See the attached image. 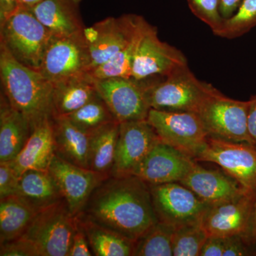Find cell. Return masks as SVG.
I'll list each match as a JSON object with an SVG mask.
<instances>
[{
	"mask_svg": "<svg viewBox=\"0 0 256 256\" xmlns=\"http://www.w3.org/2000/svg\"><path fill=\"white\" fill-rule=\"evenodd\" d=\"M96 80L99 96L118 122L146 120L150 107L146 98V80L124 77Z\"/></svg>",
	"mask_w": 256,
	"mask_h": 256,
	"instance_id": "obj_13",
	"label": "cell"
},
{
	"mask_svg": "<svg viewBox=\"0 0 256 256\" xmlns=\"http://www.w3.org/2000/svg\"><path fill=\"white\" fill-rule=\"evenodd\" d=\"M52 36L28 8L18 6L0 24V44L20 63L38 70Z\"/></svg>",
	"mask_w": 256,
	"mask_h": 256,
	"instance_id": "obj_4",
	"label": "cell"
},
{
	"mask_svg": "<svg viewBox=\"0 0 256 256\" xmlns=\"http://www.w3.org/2000/svg\"><path fill=\"white\" fill-rule=\"evenodd\" d=\"M48 170L55 178L74 216L82 212L92 192L106 178L87 168L68 162L56 154Z\"/></svg>",
	"mask_w": 256,
	"mask_h": 256,
	"instance_id": "obj_16",
	"label": "cell"
},
{
	"mask_svg": "<svg viewBox=\"0 0 256 256\" xmlns=\"http://www.w3.org/2000/svg\"><path fill=\"white\" fill-rule=\"evenodd\" d=\"M150 24L140 15L110 16L84 28L90 54V72L106 63L146 31ZM88 73V74H89Z\"/></svg>",
	"mask_w": 256,
	"mask_h": 256,
	"instance_id": "obj_6",
	"label": "cell"
},
{
	"mask_svg": "<svg viewBox=\"0 0 256 256\" xmlns=\"http://www.w3.org/2000/svg\"><path fill=\"white\" fill-rule=\"evenodd\" d=\"M76 217L86 234L92 256H132L134 242L80 216Z\"/></svg>",
	"mask_w": 256,
	"mask_h": 256,
	"instance_id": "obj_26",
	"label": "cell"
},
{
	"mask_svg": "<svg viewBox=\"0 0 256 256\" xmlns=\"http://www.w3.org/2000/svg\"><path fill=\"white\" fill-rule=\"evenodd\" d=\"M20 176L9 163H0V200L18 195Z\"/></svg>",
	"mask_w": 256,
	"mask_h": 256,
	"instance_id": "obj_34",
	"label": "cell"
},
{
	"mask_svg": "<svg viewBox=\"0 0 256 256\" xmlns=\"http://www.w3.org/2000/svg\"><path fill=\"white\" fill-rule=\"evenodd\" d=\"M78 227L65 200L37 212L22 236L37 256H68Z\"/></svg>",
	"mask_w": 256,
	"mask_h": 256,
	"instance_id": "obj_5",
	"label": "cell"
},
{
	"mask_svg": "<svg viewBox=\"0 0 256 256\" xmlns=\"http://www.w3.org/2000/svg\"><path fill=\"white\" fill-rule=\"evenodd\" d=\"M158 220L178 228L201 222L208 205L180 182L149 184Z\"/></svg>",
	"mask_w": 256,
	"mask_h": 256,
	"instance_id": "obj_11",
	"label": "cell"
},
{
	"mask_svg": "<svg viewBox=\"0 0 256 256\" xmlns=\"http://www.w3.org/2000/svg\"><path fill=\"white\" fill-rule=\"evenodd\" d=\"M1 256H37L36 250L30 242L20 238L0 244Z\"/></svg>",
	"mask_w": 256,
	"mask_h": 256,
	"instance_id": "obj_35",
	"label": "cell"
},
{
	"mask_svg": "<svg viewBox=\"0 0 256 256\" xmlns=\"http://www.w3.org/2000/svg\"><path fill=\"white\" fill-rule=\"evenodd\" d=\"M98 95L96 79L88 73L53 84L52 117H66Z\"/></svg>",
	"mask_w": 256,
	"mask_h": 256,
	"instance_id": "obj_22",
	"label": "cell"
},
{
	"mask_svg": "<svg viewBox=\"0 0 256 256\" xmlns=\"http://www.w3.org/2000/svg\"><path fill=\"white\" fill-rule=\"evenodd\" d=\"M78 220V218H77ZM92 256L86 234L78 220V227L74 234L68 256Z\"/></svg>",
	"mask_w": 256,
	"mask_h": 256,
	"instance_id": "obj_36",
	"label": "cell"
},
{
	"mask_svg": "<svg viewBox=\"0 0 256 256\" xmlns=\"http://www.w3.org/2000/svg\"><path fill=\"white\" fill-rule=\"evenodd\" d=\"M66 118L88 133L92 132L106 124L117 121L99 94Z\"/></svg>",
	"mask_w": 256,
	"mask_h": 256,
	"instance_id": "obj_29",
	"label": "cell"
},
{
	"mask_svg": "<svg viewBox=\"0 0 256 256\" xmlns=\"http://www.w3.org/2000/svg\"><path fill=\"white\" fill-rule=\"evenodd\" d=\"M54 154L52 118H46L32 127L31 134L22 150L8 163L20 176L28 170H48Z\"/></svg>",
	"mask_w": 256,
	"mask_h": 256,
	"instance_id": "obj_19",
	"label": "cell"
},
{
	"mask_svg": "<svg viewBox=\"0 0 256 256\" xmlns=\"http://www.w3.org/2000/svg\"><path fill=\"white\" fill-rule=\"evenodd\" d=\"M256 26V0H242L237 11L224 20L216 36L232 40L242 36Z\"/></svg>",
	"mask_w": 256,
	"mask_h": 256,
	"instance_id": "obj_31",
	"label": "cell"
},
{
	"mask_svg": "<svg viewBox=\"0 0 256 256\" xmlns=\"http://www.w3.org/2000/svg\"><path fill=\"white\" fill-rule=\"evenodd\" d=\"M224 240L223 256H256V244L247 235H234Z\"/></svg>",
	"mask_w": 256,
	"mask_h": 256,
	"instance_id": "obj_33",
	"label": "cell"
},
{
	"mask_svg": "<svg viewBox=\"0 0 256 256\" xmlns=\"http://www.w3.org/2000/svg\"><path fill=\"white\" fill-rule=\"evenodd\" d=\"M146 120L160 142L172 146L194 160L206 144L208 134L198 114L150 109Z\"/></svg>",
	"mask_w": 256,
	"mask_h": 256,
	"instance_id": "obj_8",
	"label": "cell"
},
{
	"mask_svg": "<svg viewBox=\"0 0 256 256\" xmlns=\"http://www.w3.org/2000/svg\"><path fill=\"white\" fill-rule=\"evenodd\" d=\"M36 213L18 195L0 200V244L22 236Z\"/></svg>",
	"mask_w": 256,
	"mask_h": 256,
	"instance_id": "obj_27",
	"label": "cell"
},
{
	"mask_svg": "<svg viewBox=\"0 0 256 256\" xmlns=\"http://www.w3.org/2000/svg\"><path fill=\"white\" fill-rule=\"evenodd\" d=\"M188 66L181 50L161 41L158 30L150 24L133 60L131 78L142 80L153 77H164Z\"/></svg>",
	"mask_w": 256,
	"mask_h": 256,
	"instance_id": "obj_12",
	"label": "cell"
},
{
	"mask_svg": "<svg viewBox=\"0 0 256 256\" xmlns=\"http://www.w3.org/2000/svg\"><path fill=\"white\" fill-rule=\"evenodd\" d=\"M119 129L114 121L89 133L88 169L105 178L112 174Z\"/></svg>",
	"mask_w": 256,
	"mask_h": 256,
	"instance_id": "obj_25",
	"label": "cell"
},
{
	"mask_svg": "<svg viewBox=\"0 0 256 256\" xmlns=\"http://www.w3.org/2000/svg\"><path fill=\"white\" fill-rule=\"evenodd\" d=\"M242 0H220V13L224 20L230 18L237 11Z\"/></svg>",
	"mask_w": 256,
	"mask_h": 256,
	"instance_id": "obj_39",
	"label": "cell"
},
{
	"mask_svg": "<svg viewBox=\"0 0 256 256\" xmlns=\"http://www.w3.org/2000/svg\"><path fill=\"white\" fill-rule=\"evenodd\" d=\"M248 236L252 239V242L256 244V190L254 192V204H252Z\"/></svg>",
	"mask_w": 256,
	"mask_h": 256,
	"instance_id": "obj_41",
	"label": "cell"
},
{
	"mask_svg": "<svg viewBox=\"0 0 256 256\" xmlns=\"http://www.w3.org/2000/svg\"><path fill=\"white\" fill-rule=\"evenodd\" d=\"M247 127L252 146L256 148V96L249 100Z\"/></svg>",
	"mask_w": 256,
	"mask_h": 256,
	"instance_id": "obj_38",
	"label": "cell"
},
{
	"mask_svg": "<svg viewBox=\"0 0 256 256\" xmlns=\"http://www.w3.org/2000/svg\"><path fill=\"white\" fill-rule=\"evenodd\" d=\"M55 154L72 164L88 169L89 133L66 117H52Z\"/></svg>",
	"mask_w": 256,
	"mask_h": 256,
	"instance_id": "obj_23",
	"label": "cell"
},
{
	"mask_svg": "<svg viewBox=\"0 0 256 256\" xmlns=\"http://www.w3.org/2000/svg\"><path fill=\"white\" fill-rule=\"evenodd\" d=\"M90 54L84 31L68 36H52L40 72L52 84L89 73Z\"/></svg>",
	"mask_w": 256,
	"mask_h": 256,
	"instance_id": "obj_9",
	"label": "cell"
},
{
	"mask_svg": "<svg viewBox=\"0 0 256 256\" xmlns=\"http://www.w3.org/2000/svg\"><path fill=\"white\" fill-rule=\"evenodd\" d=\"M180 183L192 190L208 206L232 201L252 192L225 172L205 169L197 162Z\"/></svg>",
	"mask_w": 256,
	"mask_h": 256,
	"instance_id": "obj_18",
	"label": "cell"
},
{
	"mask_svg": "<svg viewBox=\"0 0 256 256\" xmlns=\"http://www.w3.org/2000/svg\"><path fill=\"white\" fill-rule=\"evenodd\" d=\"M18 6V0H0V24L4 22Z\"/></svg>",
	"mask_w": 256,
	"mask_h": 256,
	"instance_id": "obj_40",
	"label": "cell"
},
{
	"mask_svg": "<svg viewBox=\"0 0 256 256\" xmlns=\"http://www.w3.org/2000/svg\"><path fill=\"white\" fill-rule=\"evenodd\" d=\"M78 216L136 242L158 223L150 185L134 175L102 180Z\"/></svg>",
	"mask_w": 256,
	"mask_h": 256,
	"instance_id": "obj_1",
	"label": "cell"
},
{
	"mask_svg": "<svg viewBox=\"0 0 256 256\" xmlns=\"http://www.w3.org/2000/svg\"><path fill=\"white\" fill-rule=\"evenodd\" d=\"M175 227L158 222L134 242L132 256H173Z\"/></svg>",
	"mask_w": 256,
	"mask_h": 256,
	"instance_id": "obj_28",
	"label": "cell"
},
{
	"mask_svg": "<svg viewBox=\"0 0 256 256\" xmlns=\"http://www.w3.org/2000/svg\"><path fill=\"white\" fill-rule=\"evenodd\" d=\"M2 90L10 105L22 112L32 126L52 118L53 84L40 70L15 60L0 44Z\"/></svg>",
	"mask_w": 256,
	"mask_h": 256,
	"instance_id": "obj_2",
	"label": "cell"
},
{
	"mask_svg": "<svg viewBox=\"0 0 256 256\" xmlns=\"http://www.w3.org/2000/svg\"><path fill=\"white\" fill-rule=\"evenodd\" d=\"M195 161L213 162L249 191L256 190V148L208 136Z\"/></svg>",
	"mask_w": 256,
	"mask_h": 256,
	"instance_id": "obj_10",
	"label": "cell"
},
{
	"mask_svg": "<svg viewBox=\"0 0 256 256\" xmlns=\"http://www.w3.org/2000/svg\"><path fill=\"white\" fill-rule=\"evenodd\" d=\"M225 240L220 237L208 236L200 256H223Z\"/></svg>",
	"mask_w": 256,
	"mask_h": 256,
	"instance_id": "obj_37",
	"label": "cell"
},
{
	"mask_svg": "<svg viewBox=\"0 0 256 256\" xmlns=\"http://www.w3.org/2000/svg\"><path fill=\"white\" fill-rule=\"evenodd\" d=\"M18 6L31 10L34 5L38 4L42 0H18Z\"/></svg>",
	"mask_w": 256,
	"mask_h": 256,
	"instance_id": "obj_42",
	"label": "cell"
},
{
	"mask_svg": "<svg viewBox=\"0 0 256 256\" xmlns=\"http://www.w3.org/2000/svg\"><path fill=\"white\" fill-rule=\"evenodd\" d=\"M188 2L192 12L208 25L216 36L224 22L220 0H188Z\"/></svg>",
	"mask_w": 256,
	"mask_h": 256,
	"instance_id": "obj_32",
	"label": "cell"
},
{
	"mask_svg": "<svg viewBox=\"0 0 256 256\" xmlns=\"http://www.w3.org/2000/svg\"><path fill=\"white\" fill-rule=\"evenodd\" d=\"M254 192L236 200L208 206L202 217V226L208 236L226 238L234 235L248 236ZM249 237V236H248Z\"/></svg>",
	"mask_w": 256,
	"mask_h": 256,
	"instance_id": "obj_17",
	"label": "cell"
},
{
	"mask_svg": "<svg viewBox=\"0 0 256 256\" xmlns=\"http://www.w3.org/2000/svg\"><path fill=\"white\" fill-rule=\"evenodd\" d=\"M146 120L120 124L112 176L132 174L138 164L159 141Z\"/></svg>",
	"mask_w": 256,
	"mask_h": 256,
	"instance_id": "obj_15",
	"label": "cell"
},
{
	"mask_svg": "<svg viewBox=\"0 0 256 256\" xmlns=\"http://www.w3.org/2000/svg\"><path fill=\"white\" fill-rule=\"evenodd\" d=\"M248 108L249 100L230 98L214 87L197 114L210 137L252 144L247 127Z\"/></svg>",
	"mask_w": 256,
	"mask_h": 256,
	"instance_id": "obj_7",
	"label": "cell"
},
{
	"mask_svg": "<svg viewBox=\"0 0 256 256\" xmlns=\"http://www.w3.org/2000/svg\"><path fill=\"white\" fill-rule=\"evenodd\" d=\"M196 162L191 156L159 140L131 175L148 184L180 182Z\"/></svg>",
	"mask_w": 256,
	"mask_h": 256,
	"instance_id": "obj_14",
	"label": "cell"
},
{
	"mask_svg": "<svg viewBox=\"0 0 256 256\" xmlns=\"http://www.w3.org/2000/svg\"><path fill=\"white\" fill-rule=\"evenodd\" d=\"M18 196L36 212L64 200L48 170H30L20 175Z\"/></svg>",
	"mask_w": 256,
	"mask_h": 256,
	"instance_id": "obj_24",
	"label": "cell"
},
{
	"mask_svg": "<svg viewBox=\"0 0 256 256\" xmlns=\"http://www.w3.org/2000/svg\"><path fill=\"white\" fill-rule=\"evenodd\" d=\"M82 0H42L31 10L54 36H68L84 31L80 12Z\"/></svg>",
	"mask_w": 256,
	"mask_h": 256,
	"instance_id": "obj_20",
	"label": "cell"
},
{
	"mask_svg": "<svg viewBox=\"0 0 256 256\" xmlns=\"http://www.w3.org/2000/svg\"><path fill=\"white\" fill-rule=\"evenodd\" d=\"M154 78L144 80L148 104L154 110L197 114L214 88L210 84L198 80L188 66L166 76Z\"/></svg>",
	"mask_w": 256,
	"mask_h": 256,
	"instance_id": "obj_3",
	"label": "cell"
},
{
	"mask_svg": "<svg viewBox=\"0 0 256 256\" xmlns=\"http://www.w3.org/2000/svg\"><path fill=\"white\" fill-rule=\"evenodd\" d=\"M28 118L10 105L4 94L0 99V163L12 161L31 134Z\"/></svg>",
	"mask_w": 256,
	"mask_h": 256,
	"instance_id": "obj_21",
	"label": "cell"
},
{
	"mask_svg": "<svg viewBox=\"0 0 256 256\" xmlns=\"http://www.w3.org/2000/svg\"><path fill=\"white\" fill-rule=\"evenodd\" d=\"M207 238L201 222L178 227L173 235V256H200Z\"/></svg>",
	"mask_w": 256,
	"mask_h": 256,
	"instance_id": "obj_30",
	"label": "cell"
}]
</instances>
